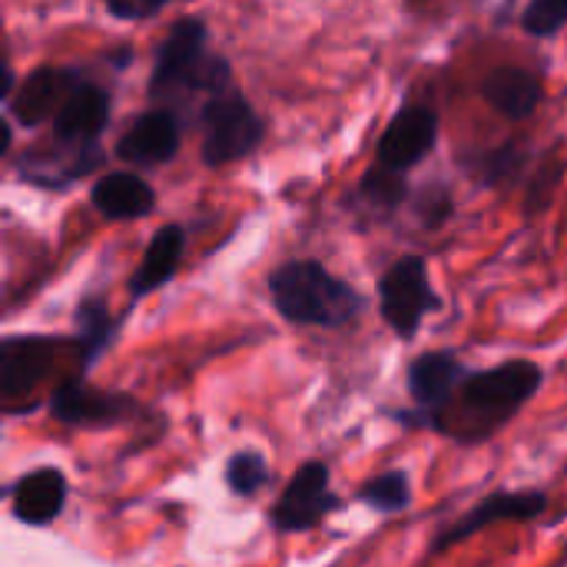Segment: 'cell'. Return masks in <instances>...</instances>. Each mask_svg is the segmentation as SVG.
<instances>
[{
	"instance_id": "obj_1",
	"label": "cell",
	"mask_w": 567,
	"mask_h": 567,
	"mask_svg": "<svg viewBox=\"0 0 567 567\" xmlns=\"http://www.w3.org/2000/svg\"><path fill=\"white\" fill-rule=\"evenodd\" d=\"M276 309L296 326H346L359 316L362 296L319 262H286L269 276Z\"/></svg>"
},
{
	"instance_id": "obj_2",
	"label": "cell",
	"mask_w": 567,
	"mask_h": 567,
	"mask_svg": "<svg viewBox=\"0 0 567 567\" xmlns=\"http://www.w3.org/2000/svg\"><path fill=\"white\" fill-rule=\"evenodd\" d=\"M179 86L213 93L229 86V66L206 53V27L196 17L173 23L153 66V93H173Z\"/></svg>"
},
{
	"instance_id": "obj_3",
	"label": "cell",
	"mask_w": 567,
	"mask_h": 567,
	"mask_svg": "<svg viewBox=\"0 0 567 567\" xmlns=\"http://www.w3.org/2000/svg\"><path fill=\"white\" fill-rule=\"evenodd\" d=\"M538 382H542V369L532 362H508L478 372L462 385V409L468 419H482L488 432L502 419H508L522 402H528L538 392Z\"/></svg>"
},
{
	"instance_id": "obj_4",
	"label": "cell",
	"mask_w": 567,
	"mask_h": 567,
	"mask_svg": "<svg viewBox=\"0 0 567 567\" xmlns=\"http://www.w3.org/2000/svg\"><path fill=\"white\" fill-rule=\"evenodd\" d=\"M203 126H206V140H203L206 166H226L252 153L256 143L262 140V120L239 93H229V90L216 93L206 103Z\"/></svg>"
},
{
	"instance_id": "obj_5",
	"label": "cell",
	"mask_w": 567,
	"mask_h": 567,
	"mask_svg": "<svg viewBox=\"0 0 567 567\" xmlns=\"http://www.w3.org/2000/svg\"><path fill=\"white\" fill-rule=\"evenodd\" d=\"M379 299H382V316L385 322L402 336L412 339L422 319L439 309V296L429 286V269L419 256L399 259L379 282Z\"/></svg>"
},
{
	"instance_id": "obj_6",
	"label": "cell",
	"mask_w": 567,
	"mask_h": 567,
	"mask_svg": "<svg viewBox=\"0 0 567 567\" xmlns=\"http://www.w3.org/2000/svg\"><path fill=\"white\" fill-rule=\"evenodd\" d=\"M332 508H339V498L329 495V468L322 462H306L276 502L272 525L279 532H309Z\"/></svg>"
},
{
	"instance_id": "obj_7",
	"label": "cell",
	"mask_w": 567,
	"mask_h": 567,
	"mask_svg": "<svg viewBox=\"0 0 567 567\" xmlns=\"http://www.w3.org/2000/svg\"><path fill=\"white\" fill-rule=\"evenodd\" d=\"M435 136H439V116L429 106H405L382 133L375 159L389 169L405 173L432 153Z\"/></svg>"
},
{
	"instance_id": "obj_8",
	"label": "cell",
	"mask_w": 567,
	"mask_h": 567,
	"mask_svg": "<svg viewBox=\"0 0 567 567\" xmlns=\"http://www.w3.org/2000/svg\"><path fill=\"white\" fill-rule=\"evenodd\" d=\"M179 150V123L169 110L143 113L116 143V156L133 166H159Z\"/></svg>"
},
{
	"instance_id": "obj_9",
	"label": "cell",
	"mask_w": 567,
	"mask_h": 567,
	"mask_svg": "<svg viewBox=\"0 0 567 567\" xmlns=\"http://www.w3.org/2000/svg\"><path fill=\"white\" fill-rule=\"evenodd\" d=\"M50 412L66 425H113L133 412V402L113 392H96L83 382H63L50 399Z\"/></svg>"
},
{
	"instance_id": "obj_10",
	"label": "cell",
	"mask_w": 567,
	"mask_h": 567,
	"mask_svg": "<svg viewBox=\"0 0 567 567\" xmlns=\"http://www.w3.org/2000/svg\"><path fill=\"white\" fill-rule=\"evenodd\" d=\"M110 120V100L100 86H73V93L56 110V140L63 146H93L96 136L106 130Z\"/></svg>"
},
{
	"instance_id": "obj_11",
	"label": "cell",
	"mask_w": 567,
	"mask_h": 567,
	"mask_svg": "<svg viewBox=\"0 0 567 567\" xmlns=\"http://www.w3.org/2000/svg\"><path fill=\"white\" fill-rule=\"evenodd\" d=\"M70 93H73V73L70 70L40 66L23 80L17 96H10V113L17 123L37 126L47 116H53V110H60Z\"/></svg>"
},
{
	"instance_id": "obj_12",
	"label": "cell",
	"mask_w": 567,
	"mask_h": 567,
	"mask_svg": "<svg viewBox=\"0 0 567 567\" xmlns=\"http://www.w3.org/2000/svg\"><path fill=\"white\" fill-rule=\"evenodd\" d=\"M10 498H13V515L23 525H50L63 512L66 478L56 468H37L13 485Z\"/></svg>"
},
{
	"instance_id": "obj_13",
	"label": "cell",
	"mask_w": 567,
	"mask_h": 567,
	"mask_svg": "<svg viewBox=\"0 0 567 567\" xmlns=\"http://www.w3.org/2000/svg\"><path fill=\"white\" fill-rule=\"evenodd\" d=\"M545 495H492L488 502H482L475 512H468V518L455 528H449L439 542H435V551L449 548V545H458L465 542L468 535L495 525V522H525V518H538L545 512Z\"/></svg>"
},
{
	"instance_id": "obj_14",
	"label": "cell",
	"mask_w": 567,
	"mask_h": 567,
	"mask_svg": "<svg viewBox=\"0 0 567 567\" xmlns=\"http://www.w3.org/2000/svg\"><path fill=\"white\" fill-rule=\"evenodd\" d=\"M458 382H465V369L455 355L449 352H432L422 355L412 369H409V392L419 402V409L425 412H439L452 392L458 389Z\"/></svg>"
},
{
	"instance_id": "obj_15",
	"label": "cell",
	"mask_w": 567,
	"mask_h": 567,
	"mask_svg": "<svg viewBox=\"0 0 567 567\" xmlns=\"http://www.w3.org/2000/svg\"><path fill=\"white\" fill-rule=\"evenodd\" d=\"M485 100L508 120H525L542 103V83L522 66H498L482 83Z\"/></svg>"
},
{
	"instance_id": "obj_16",
	"label": "cell",
	"mask_w": 567,
	"mask_h": 567,
	"mask_svg": "<svg viewBox=\"0 0 567 567\" xmlns=\"http://www.w3.org/2000/svg\"><path fill=\"white\" fill-rule=\"evenodd\" d=\"M90 199L106 219H140V216H150L156 206L150 183H143L133 173H110L96 179Z\"/></svg>"
},
{
	"instance_id": "obj_17",
	"label": "cell",
	"mask_w": 567,
	"mask_h": 567,
	"mask_svg": "<svg viewBox=\"0 0 567 567\" xmlns=\"http://www.w3.org/2000/svg\"><path fill=\"white\" fill-rule=\"evenodd\" d=\"M50 365V342L43 339H7L0 352V382L3 395L13 399L37 385Z\"/></svg>"
},
{
	"instance_id": "obj_18",
	"label": "cell",
	"mask_w": 567,
	"mask_h": 567,
	"mask_svg": "<svg viewBox=\"0 0 567 567\" xmlns=\"http://www.w3.org/2000/svg\"><path fill=\"white\" fill-rule=\"evenodd\" d=\"M183 259V229L179 226H163L153 239H150V249L143 252V262L136 266L133 279H130V292L133 299L166 286L176 272Z\"/></svg>"
},
{
	"instance_id": "obj_19",
	"label": "cell",
	"mask_w": 567,
	"mask_h": 567,
	"mask_svg": "<svg viewBox=\"0 0 567 567\" xmlns=\"http://www.w3.org/2000/svg\"><path fill=\"white\" fill-rule=\"evenodd\" d=\"M362 502L372 505L375 512L382 515H395L409 505V478L402 472H389V475H379L365 485L362 492Z\"/></svg>"
},
{
	"instance_id": "obj_20",
	"label": "cell",
	"mask_w": 567,
	"mask_h": 567,
	"mask_svg": "<svg viewBox=\"0 0 567 567\" xmlns=\"http://www.w3.org/2000/svg\"><path fill=\"white\" fill-rule=\"evenodd\" d=\"M266 482H269V468H266L262 455H256V452H239V455L229 458V465H226V485H229L236 495L249 498V495H256Z\"/></svg>"
},
{
	"instance_id": "obj_21",
	"label": "cell",
	"mask_w": 567,
	"mask_h": 567,
	"mask_svg": "<svg viewBox=\"0 0 567 567\" xmlns=\"http://www.w3.org/2000/svg\"><path fill=\"white\" fill-rule=\"evenodd\" d=\"M76 329H80V342H83L86 362H93L96 352L110 342V316H106V309L96 299L83 302L80 312H76Z\"/></svg>"
},
{
	"instance_id": "obj_22",
	"label": "cell",
	"mask_w": 567,
	"mask_h": 567,
	"mask_svg": "<svg viewBox=\"0 0 567 567\" xmlns=\"http://www.w3.org/2000/svg\"><path fill=\"white\" fill-rule=\"evenodd\" d=\"M567 27V0H532L525 10V30L535 37H551Z\"/></svg>"
},
{
	"instance_id": "obj_23",
	"label": "cell",
	"mask_w": 567,
	"mask_h": 567,
	"mask_svg": "<svg viewBox=\"0 0 567 567\" xmlns=\"http://www.w3.org/2000/svg\"><path fill=\"white\" fill-rule=\"evenodd\" d=\"M362 193L375 203H385V206H395L405 193V183H402V173L399 169H389V166H375L365 183H362Z\"/></svg>"
},
{
	"instance_id": "obj_24",
	"label": "cell",
	"mask_w": 567,
	"mask_h": 567,
	"mask_svg": "<svg viewBox=\"0 0 567 567\" xmlns=\"http://www.w3.org/2000/svg\"><path fill=\"white\" fill-rule=\"evenodd\" d=\"M558 183H561V163H545L542 169H535V183H532V189H528V193H532L528 209H532V213L545 209Z\"/></svg>"
},
{
	"instance_id": "obj_25",
	"label": "cell",
	"mask_w": 567,
	"mask_h": 567,
	"mask_svg": "<svg viewBox=\"0 0 567 567\" xmlns=\"http://www.w3.org/2000/svg\"><path fill=\"white\" fill-rule=\"evenodd\" d=\"M166 0H106V7L116 13V17H146L153 10H159Z\"/></svg>"
},
{
	"instance_id": "obj_26",
	"label": "cell",
	"mask_w": 567,
	"mask_h": 567,
	"mask_svg": "<svg viewBox=\"0 0 567 567\" xmlns=\"http://www.w3.org/2000/svg\"><path fill=\"white\" fill-rule=\"evenodd\" d=\"M518 163V153L512 150V146H505V150H498V153H492L488 156V163H485V176H488V183H495V179H502L512 166Z\"/></svg>"
}]
</instances>
